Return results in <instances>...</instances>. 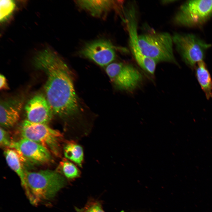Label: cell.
<instances>
[{"mask_svg": "<svg viewBox=\"0 0 212 212\" xmlns=\"http://www.w3.org/2000/svg\"><path fill=\"white\" fill-rule=\"evenodd\" d=\"M20 132L22 138L34 141L54 155L60 156L63 136L59 131L47 124L33 123L26 120L21 124Z\"/></svg>", "mask_w": 212, "mask_h": 212, "instance_id": "5", "label": "cell"}, {"mask_svg": "<svg viewBox=\"0 0 212 212\" xmlns=\"http://www.w3.org/2000/svg\"><path fill=\"white\" fill-rule=\"evenodd\" d=\"M25 110L26 120L34 123L47 124L53 114L46 97L41 94L33 97L26 103Z\"/></svg>", "mask_w": 212, "mask_h": 212, "instance_id": "10", "label": "cell"}, {"mask_svg": "<svg viewBox=\"0 0 212 212\" xmlns=\"http://www.w3.org/2000/svg\"><path fill=\"white\" fill-rule=\"evenodd\" d=\"M172 38L176 51L184 62L191 68L203 61L207 50L212 46L193 34L175 33Z\"/></svg>", "mask_w": 212, "mask_h": 212, "instance_id": "6", "label": "cell"}, {"mask_svg": "<svg viewBox=\"0 0 212 212\" xmlns=\"http://www.w3.org/2000/svg\"><path fill=\"white\" fill-rule=\"evenodd\" d=\"M135 5H128L125 11V20L129 35V42L132 54L140 66L149 74H154L157 62L144 55L139 47L137 33V13Z\"/></svg>", "mask_w": 212, "mask_h": 212, "instance_id": "8", "label": "cell"}, {"mask_svg": "<svg viewBox=\"0 0 212 212\" xmlns=\"http://www.w3.org/2000/svg\"><path fill=\"white\" fill-rule=\"evenodd\" d=\"M79 53L81 56L104 67L112 63L116 57L114 45L110 41L104 39L87 42L81 48Z\"/></svg>", "mask_w": 212, "mask_h": 212, "instance_id": "9", "label": "cell"}, {"mask_svg": "<svg viewBox=\"0 0 212 212\" xmlns=\"http://www.w3.org/2000/svg\"><path fill=\"white\" fill-rule=\"evenodd\" d=\"M60 167L64 176L67 179L72 180L79 177L80 171L72 163L63 159L60 163Z\"/></svg>", "mask_w": 212, "mask_h": 212, "instance_id": "17", "label": "cell"}, {"mask_svg": "<svg viewBox=\"0 0 212 212\" xmlns=\"http://www.w3.org/2000/svg\"><path fill=\"white\" fill-rule=\"evenodd\" d=\"M0 139L1 146L10 147L12 141H11L7 132L1 127H0Z\"/></svg>", "mask_w": 212, "mask_h": 212, "instance_id": "20", "label": "cell"}, {"mask_svg": "<svg viewBox=\"0 0 212 212\" xmlns=\"http://www.w3.org/2000/svg\"><path fill=\"white\" fill-rule=\"evenodd\" d=\"M115 0L75 1V2L81 9L85 11L94 17H105L112 10L121 9V2Z\"/></svg>", "mask_w": 212, "mask_h": 212, "instance_id": "13", "label": "cell"}, {"mask_svg": "<svg viewBox=\"0 0 212 212\" xmlns=\"http://www.w3.org/2000/svg\"><path fill=\"white\" fill-rule=\"evenodd\" d=\"M15 6V3L11 0L0 1L1 21H4L9 16L13 11Z\"/></svg>", "mask_w": 212, "mask_h": 212, "instance_id": "18", "label": "cell"}, {"mask_svg": "<svg viewBox=\"0 0 212 212\" xmlns=\"http://www.w3.org/2000/svg\"><path fill=\"white\" fill-rule=\"evenodd\" d=\"M0 88L1 90L7 89L8 88L6 79L3 75H0Z\"/></svg>", "mask_w": 212, "mask_h": 212, "instance_id": "21", "label": "cell"}, {"mask_svg": "<svg viewBox=\"0 0 212 212\" xmlns=\"http://www.w3.org/2000/svg\"><path fill=\"white\" fill-rule=\"evenodd\" d=\"M212 17V0H191L182 4L173 17L175 25L199 28Z\"/></svg>", "mask_w": 212, "mask_h": 212, "instance_id": "4", "label": "cell"}, {"mask_svg": "<svg viewBox=\"0 0 212 212\" xmlns=\"http://www.w3.org/2000/svg\"><path fill=\"white\" fill-rule=\"evenodd\" d=\"M63 151L66 158L81 167L83 160L82 147L75 142L69 141L64 145Z\"/></svg>", "mask_w": 212, "mask_h": 212, "instance_id": "16", "label": "cell"}, {"mask_svg": "<svg viewBox=\"0 0 212 212\" xmlns=\"http://www.w3.org/2000/svg\"><path fill=\"white\" fill-rule=\"evenodd\" d=\"M23 100L14 97L3 100L0 102V123L3 127L14 126L19 120L23 105Z\"/></svg>", "mask_w": 212, "mask_h": 212, "instance_id": "12", "label": "cell"}, {"mask_svg": "<svg viewBox=\"0 0 212 212\" xmlns=\"http://www.w3.org/2000/svg\"><path fill=\"white\" fill-rule=\"evenodd\" d=\"M143 54L157 63L165 62L178 65L173 51L172 36L167 32L147 33L138 35Z\"/></svg>", "mask_w": 212, "mask_h": 212, "instance_id": "3", "label": "cell"}, {"mask_svg": "<svg viewBox=\"0 0 212 212\" xmlns=\"http://www.w3.org/2000/svg\"><path fill=\"white\" fill-rule=\"evenodd\" d=\"M4 154L7 164L19 177L21 185L30 200L31 196L26 180V170L24 169L23 165V162L26 159L19 152L13 148L6 149Z\"/></svg>", "mask_w": 212, "mask_h": 212, "instance_id": "14", "label": "cell"}, {"mask_svg": "<svg viewBox=\"0 0 212 212\" xmlns=\"http://www.w3.org/2000/svg\"><path fill=\"white\" fill-rule=\"evenodd\" d=\"M26 177L32 197L31 203L33 204L53 198L67 184L62 175L49 170L38 172L26 170Z\"/></svg>", "mask_w": 212, "mask_h": 212, "instance_id": "2", "label": "cell"}, {"mask_svg": "<svg viewBox=\"0 0 212 212\" xmlns=\"http://www.w3.org/2000/svg\"><path fill=\"white\" fill-rule=\"evenodd\" d=\"M77 210V212H105L101 202L93 199L89 200L82 208Z\"/></svg>", "mask_w": 212, "mask_h": 212, "instance_id": "19", "label": "cell"}, {"mask_svg": "<svg viewBox=\"0 0 212 212\" xmlns=\"http://www.w3.org/2000/svg\"><path fill=\"white\" fill-rule=\"evenodd\" d=\"M10 148L18 151L26 159L35 163H44L51 159L50 153L46 148L26 138H22L16 141H12Z\"/></svg>", "mask_w": 212, "mask_h": 212, "instance_id": "11", "label": "cell"}, {"mask_svg": "<svg viewBox=\"0 0 212 212\" xmlns=\"http://www.w3.org/2000/svg\"><path fill=\"white\" fill-rule=\"evenodd\" d=\"M34 64L47 76L46 97L53 114L62 118L73 117L81 108L74 89L70 70L63 59L50 49L36 56Z\"/></svg>", "mask_w": 212, "mask_h": 212, "instance_id": "1", "label": "cell"}, {"mask_svg": "<svg viewBox=\"0 0 212 212\" xmlns=\"http://www.w3.org/2000/svg\"><path fill=\"white\" fill-rule=\"evenodd\" d=\"M105 68L112 82L120 90L132 91L143 79L140 72L131 64L112 62Z\"/></svg>", "mask_w": 212, "mask_h": 212, "instance_id": "7", "label": "cell"}, {"mask_svg": "<svg viewBox=\"0 0 212 212\" xmlns=\"http://www.w3.org/2000/svg\"><path fill=\"white\" fill-rule=\"evenodd\" d=\"M197 65L196 78L207 99L208 100L212 97V81L210 74L203 61L199 62Z\"/></svg>", "mask_w": 212, "mask_h": 212, "instance_id": "15", "label": "cell"}]
</instances>
